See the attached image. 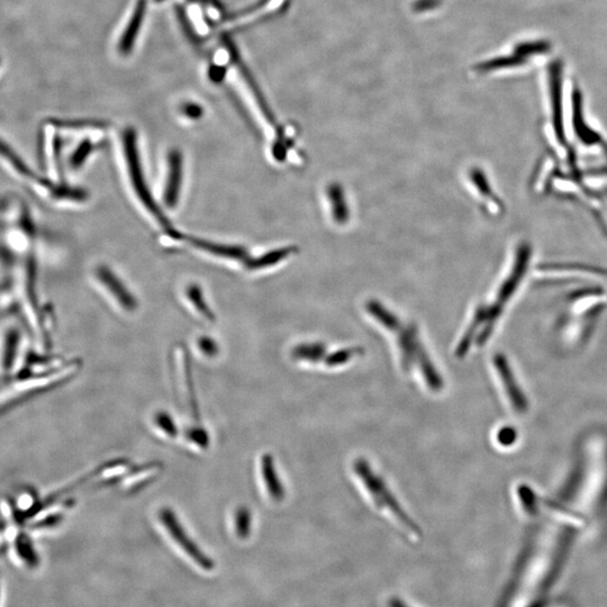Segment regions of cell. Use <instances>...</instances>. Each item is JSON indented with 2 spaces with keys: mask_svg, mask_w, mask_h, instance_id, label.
I'll list each match as a JSON object with an SVG mask.
<instances>
[{
  "mask_svg": "<svg viewBox=\"0 0 607 607\" xmlns=\"http://www.w3.org/2000/svg\"><path fill=\"white\" fill-rule=\"evenodd\" d=\"M494 364H495V367H496V370L498 371L499 375L502 377L503 382H504L506 391H507L510 397H511L513 406H514L516 409H522L524 406L523 404H522V402H521L522 397H521L519 388L515 386L514 378L512 376L511 370H510V367H508L505 359L503 358L502 355H496Z\"/></svg>",
  "mask_w": 607,
  "mask_h": 607,
  "instance_id": "4fadbf2b",
  "label": "cell"
},
{
  "mask_svg": "<svg viewBox=\"0 0 607 607\" xmlns=\"http://www.w3.org/2000/svg\"><path fill=\"white\" fill-rule=\"evenodd\" d=\"M292 358L299 361H306L310 364H317L323 361L325 355V346L322 343H306L296 346L292 350Z\"/></svg>",
  "mask_w": 607,
  "mask_h": 607,
  "instance_id": "9a60e30c",
  "label": "cell"
},
{
  "mask_svg": "<svg viewBox=\"0 0 607 607\" xmlns=\"http://www.w3.org/2000/svg\"><path fill=\"white\" fill-rule=\"evenodd\" d=\"M187 297L189 299L190 303L195 307L196 310L200 315L204 316L205 319L212 321L214 319L213 313H212L207 303L205 301L204 295L202 290L197 286H190L189 289L187 290Z\"/></svg>",
  "mask_w": 607,
  "mask_h": 607,
  "instance_id": "ffe728a7",
  "label": "cell"
},
{
  "mask_svg": "<svg viewBox=\"0 0 607 607\" xmlns=\"http://www.w3.org/2000/svg\"><path fill=\"white\" fill-rule=\"evenodd\" d=\"M572 539H574V532L571 530H567L562 535L556 552H554L552 562H551L550 568L548 570L547 575L541 583V586L539 589L538 598L533 601L530 607H544L545 605V597L559 577L560 571H561L562 566L565 563L566 557L568 553L569 545H570Z\"/></svg>",
  "mask_w": 607,
  "mask_h": 607,
  "instance_id": "8992f818",
  "label": "cell"
},
{
  "mask_svg": "<svg viewBox=\"0 0 607 607\" xmlns=\"http://www.w3.org/2000/svg\"><path fill=\"white\" fill-rule=\"evenodd\" d=\"M192 244L197 249L203 250L205 252L213 254L223 259H231V260H245L247 251L239 245H226V244H217L208 241L192 240Z\"/></svg>",
  "mask_w": 607,
  "mask_h": 607,
  "instance_id": "30bf717a",
  "label": "cell"
},
{
  "mask_svg": "<svg viewBox=\"0 0 607 607\" xmlns=\"http://www.w3.org/2000/svg\"><path fill=\"white\" fill-rule=\"evenodd\" d=\"M156 424L159 427L160 430L166 433L168 436H175L177 434V427L172 422L171 418L166 413H159L154 420Z\"/></svg>",
  "mask_w": 607,
  "mask_h": 607,
  "instance_id": "603a6c76",
  "label": "cell"
},
{
  "mask_svg": "<svg viewBox=\"0 0 607 607\" xmlns=\"http://www.w3.org/2000/svg\"><path fill=\"white\" fill-rule=\"evenodd\" d=\"M0 601H1V583H0Z\"/></svg>",
  "mask_w": 607,
  "mask_h": 607,
  "instance_id": "f1b7e54d",
  "label": "cell"
},
{
  "mask_svg": "<svg viewBox=\"0 0 607 607\" xmlns=\"http://www.w3.org/2000/svg\"><path fill=\"white\" fill-rule=\"evenodd\" d=\"M261 475L269 497L274 502H280L285 497V488L278 478L274 459L269 454L262 457Z\"/></svg>",
  "mask_w": 607,
  "mask_h": 607,
  "instance_id": "9c48e42d",
  "label": "cell"
},
{
  "mask_svg": "<svg viewBox=\"0 0 607 607\" xmlns=\"http://www.w3.org/2000/svg\"><path fill=\"white\" fill-rule=\"evenodd\" d=\"M368 310L382 326L394 332L400 348L402 367L406 373H411L413 368L418 367L431 391L436 393L442 391L443 380L432 364L427 350L424 349L416 326L414 324H404L395 314L388 312L385 307L373 301L368 305Z\"/></svg>",
  "mask_w": 607,
  "mask_h": 607,
  "instance_id": "6da1fadb",
  "label": "cell"
},
{
  "mask_svg": "<svg viewBox=\"0 0 607 607\" xmlns=\"http://www.w3.org/2000/svg\"><path fill=\"white\" fill-rule=\"evenodd\" d=\"M178 353H179L178 362H179V368H180L181 376H183V382H184L187 403L190 406V409L196 411L195 394H194L193 382H192L188 359H187L186 353L183 350H179Z\"/></svg>",
  "mask_w": 607,
  "mask_h": 607,
  "instance_id": "e0dca14e",
  "label": "cell"
},
{
  "mask_svg": "<svg viewBox=\"0 0 607 607\" xmlns=\"http://www.w3.org/2000/svg\"><path fill=\"white\" fill-rule=\"evenodd\" d=\"M362 353H364V351L360 348H349V349L335 351L331 355H328L326 360H325V364L328 366V367H339V366H342V364L349 362L353 357L362 355Z\"/></svg>",
  "mask_w": 607,
  "mask_h": 607,
  "instance_id": "44dd1931",
  "label": "cell"
},
{
  "mask_svg": "<svg viewBox=\"0 0 607 607\" xmlns=\"http://www.w3.org/2000/svg\"><path fill=\"white\" fill-rule=\"evenodd\" d=\"M525 64L526 57H521V55L514 53V55H508V57H495V59H492V60L483 62V64L476 66V69L483 71V73H488V71L504 69V68H514V66H524Z\"/></svg>",
  "mask_w": 607,
  "mask_h": 607,
  "instance_id": "2e32d148",
  "label": "cell"
},
{
  "mask_svg": "<svg viewBox=\"0 0 607 607\" xmlns=\"http://www.w3.org/2000/svg\"><path fill=\"white\" fill-rule=\"evenodd\" d=\"M352 467H353V471L357 474L361 483L364 484V487L367 488L368 493L370 494V497L373 499L377 507L391 512V514L394 515L397 520L400 521V523L405 526L406 529H409L411 532L415 533V534H421L420 527L414 523V521L409 515L406 514V512L400 505L396 497L389 490L384 479L380 478L376 472L371 470V467L369 466L367 460L359 458L353 463Z\"/></svg>",
  "mask_w": 607,
  "mask_h": 607,
  "instance_id": "7a4b0ae2",
  "label": "cell"
},
{
  "mask_svg": "<svg viewBox=\"0 0 607 607\" xmlns=\"http://www.w3.org/2000/svg\"><path fill=\"white\" fill-rule=\"evenodd\" d=\"M549 91H550L552 123L557 138L565 140L563 131V111H562V87H563V66L560 60H554L549 64Z\"/></svg>",
  "mask_w": 607,
  "mask_h": 607,
  "instance_id": "5b68a950",
  "label": "cell"
},
{
  "mask_svg": "<svg viewBox=\"0 0 607 607\" xmlns=\"http://www.w3.org/2000/svg\"><path fill=\"white\" fill-rule=\"evenodd\" d=\"M199 349L200 351L204 353V355H208V357H213V355H216L217 353V346L215 343H214L213 340L211 339H200V341L198 342Z\"/></svg>",
  "mask_w": 607,
  "mask_h": 607,
  "instance_id": "484cf974",
  "label": "cell"
},
{
  "mask_svg": "<svg viewBox=\"0 0 607 607\" xmlns=\"http://www.w3.org/2000/svg\"><path fill=\"white\" fill-rule=\"evenodd\" d=\"M123 147L131 183L138 199L141 200L142 205L147 211L152 214V216L157 218L158 222L161 223L163 226L169 225L168 220L160 209L157 203L154 202L153 197L151 195L149 187L145 183L141 158L138 153V140H136V132L133 129H127V132L124 133Z\"/></svg>",
  "mask_w": 607,
  "mask_h": 607,
  "instance_id": "3957f363",
  "label": "cell"
},
{
  "mask_svg": "<svg viewBox=\"0 0 607 607\" xmlns=\"http://www.w3.org/2000/svg\"><path fill=\"white\" fill-rule=\"evenodd\" d=\"M572 111H574L572 114H574L575 129H576V132L579 134L580 138L589 142L598 141L599 138L585 123L583 111V95H581V91L577 89V88H575L574 91H572Z\"/></svg>",
  "mask_w": 607,
  "mask_h": 607,
  "instance_id": "8fae6325",
  "label": "cell"
},
{
  "mask_svg": "<svg viewBox=\"0 0 607 607\" xmlns=\"http://www.w3.org/2000/svg\"><path fill=\"white\" fill-rule=\"evenodd\" d=\"M184 159L180 151L172 150L168 156V176L165 188V202L169 207H175L179 200L183 177H184Z\"/></svg>",
  "mask_w": 607,
  "mask_h": 607,
  "instance_id": "52a82bcc",
  "label": "cell"
},
{
  "mask_svg": "<svg viewBox=\"0 0 607 607\" xmlns=\"http://www.w3.org/2000/svg\"><path fill=\"white\" fill-rule=\"evenodd\" d=\"M160 521L166 530H168L169 534L171 535L174 541L177 542L178 545L192 559L195 560L197 565L200 566V568L205 570H212L214 568V562L204 552L199 550L195 542L192 541V539L188 536L186 531L179 523L177 516L174 514V512L170 511L169 508H163L162 511L160 512Z\"/></svg>",
  "mask_w": 607,
  "mask_h": 607,
  "instance_id": "277c9868",
  "label": "cell"
},
{
  "mask_svg": "<svg viewBox=\"0 0 607 607\" xmlns=\"http://www.w3.org/2000/svg\"><path fill=\"white\" fill-rule=\"evenodd\" d=\"M188 439H189V441H193L195 445H199V447H206L208 443V438L204 430H196V429H194V430L188 431Z\"/></svg>",
  "mask_w": 607,
  "mask_h": 607,
  "instance_id": "d4e9b609",
  "label": "cell"
},
{
  "mask_svg": "<svg viewBox=\"0 0 607 607\" xmlns=\"http://www.w3.org/2000/svg\"><path fill=\"white\" fill-rule=\"evenodd\" d=\"M551 43L545 39H539V41H531V42H523L516 44L514 48V53L521 55V57H526L531 55H545L548 52H550Z\"/></svg>",
  "mask_w": 607,
  "mask_h": 607,
  "instance_id": "ac0fdd59",
  "label": "cell"
},
{
  "mask_svg": "<svg viewBox=\"0 0 607 607\" xmlns=\"http://www.w3.org/2000/svg\"><path fill=\"white\" fill-rule=\"evenodd\" d=\"M235 530L241 539L247 538L251 527V514L247 508H240L235 513Z\"/></svg>",
  "mask_w": 607,
  "mask_h": 607,
  "instance_id": "7402d4cb",
  "label": "cell"
},
{
  "mask_svg": "<svg viewBox=\"0 0 607 607\" xmlns=\"http://www.w3.org/2000/svg\"><path fill=\"white\" fill-rule=\"evenodd\" d=\"M16 556L21 560V563H24L28 568H37L39 565V557H37V551L34 550L33 544L30 543L25 535H21L16 539L15 541Z\"/></svg>",
  "mask_w": 607,
  "mask_h": 607,
  "instance_id": "5bb4252c",
  "label": "cell"
},
{
  "mask_svg": "<svg viewBox=\"0 0 607 607\" xmlns=\"http://www.w3.org/2000/svg\"><path fill=\"white\" fill-rule=\"evenodd\" d=\"M93 151V144L91 142L86 141L79 147L78 150L75 151V156L73 158V165L75 167H79L84 163V160L87 159L88 156Z\"/></svg>",
  "mask_w": 607,
  "mask_h": 607,
  "instance_id": "cb8c5ba5",
  "label": "cell"
},
{
  "mask_svg": "<svg viewBox=\"0 0 607 607\" xmlns=\"http://www.w3.org/2000/svg\"><path fill=\"white\" fill-rule=\"evenodd\" d=\"M144 0H141V1H138V6L136 7V10L133 12L132 19L129 21V24L127 25V30L124 32L123 39L120 41V51L123 52V53H127L132 48L133 43L136 41L138 30L141 28L142 21H143V17H144Z\"/></svg>",
  "mask_w": 607,
  "mask_h": 607,
  "instance_id": "7c38bea8",
  "label": "cell"
},
{
  "mask_svg": "<svg viewBox=\"0 0 607 607\" xmlns=\"http://www.w3.org/2000/svg\"><path fill=\"white\" fill-rule=\"evenodd\" d=\"M436 3H438L436 0H421L420 3L415 5V8L420 10H430L432 7L436 6Z\"/></svg>",
  "mask_w": 607,
  "mask_h": 607,
  "instance_id": "83f0119b",
  "label": "cell"
},
{
  "mask_svg": "<svg viewBox=\"0 0 607 607\" xmlns=\"http://www.w3.org/2000/svg\"><path fill=\"white\" fill-rule=\"evenodd\" d=\"M97 277L106 289L114 296L115 299L125 310H134L136 308V299L134 298L123 281H120L116 274L109 268L102 265L97 269Z\"/></svg>",
  "mask_w": 607,
  "mask_h": 607,
  "instance_id": "ba28073f",
  "label": "cell"
},
{
  "mask_svg": "<svg viewBox=\"0 0 607 607\" xmlns=\"http://www.w3.org/2000/svg\"><path fill=\"white\" fill-rule=\"evenodd\" d=\"M290 254V250L281 249L278 251H272V252L267 253L265 256H260L256 260L247 262V267L250 270H256V269H263V268L270 267V265H277L280 260L287 258Z\"/></svg>",
  "mask_w": 607,
  "mask_h": 607,
  "instance_id": "d6986e66",
  "label": "cell"
},
{
  "mask_svg": "<svg viewBox=\"0 0 607 607\" xmlns=\"http://www.w3.org/2000/svg\"><path fill=\"white\" fill-rule=\"evenodd\" d=\"M185 114L188 116L189 118H199V116L202 115V109L198 106L193 105H187L186 109H185Z\"/></svg>",
  "mask_w": 607,
  "mask_h": 607,
  "instance_id": "4316f807",
  "label": "cell"
}]
</instances>
